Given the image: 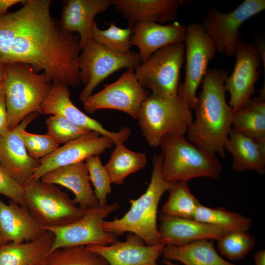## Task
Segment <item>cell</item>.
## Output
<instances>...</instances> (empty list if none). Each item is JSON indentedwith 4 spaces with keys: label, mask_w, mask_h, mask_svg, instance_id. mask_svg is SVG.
Wrapping results in <instances>:
<instances>
[{
    "label": "cell",
    "mask_w": 265,
    "mask_h": 265,
    "mask_svg": "<svg viewBox=\"0 0 265 265\" xmlns=\"http://www.w3.org/2000/svg\"><path fill=\"white\" fill-rule=\"evenodd\" d=\"M119 208L118 203L106 204L87 211L80 219L69 224L45 228L54 239L49 253L57 249L76 246H106L118 241L116 236L105 230L104 219Z\"/></svg>",
    "instance_id": "cell-11"
},
{
    "label": "cell",
    "mask_w": 265,
    "mask_h": 265,
    "mask_svg": "<svg viewBox=\"0 0 265 265\" xmlns=\"http://www.w3.org/2000/svg\"><path fill=\"white\" fill-rule=\"evenodd\" d=\"M132 34L131 46L139 50L141 62L146 61L156 51L167 45L184 42L186 36V26L178 22L167 25L155 23H143L130 26Z\"/></svg>",
    "instance_id": "cell-20"
},
{
    "label": "cell",
    "mask_w": 265,
    "mask_h": 265,
    "mask_svg": "<svg viewBox=\"0 0 265 265\" xmlns=\"http://www.w3.org/2000/svg\"><path fill=\"white\" fill-rule=\"evenodd\" d=\"M51 3L26 0L19 10L0 16V64H27L52 83L75 87L81 82L80 38L52 17Z\"/></svg>",
    "instance_id": "cell-1"
},
{
    "label": "cell",
    "mask_w": 265,
    "mask_h": 265,
    "mask_svg": "<svg viewBox=\"0 0 265 265\" xmlns=\"http://www.w3.org/2000/svg\"><path fill=\"white\" fill-rule=\"evenodd\" d=\"M81 51L78 66L81 82L84 85L80 95V101L82 103L109 75L123 69L134 70L141 63L138 53L131 51L124 54L116 53L92 38Z\"/></svg>",
    "instance_id": "cell-8"
},
{
    "label": "cell",
    "mask_w": 265,
    "mask_h": 265,
    "mask_svg": "<svg viewBox=\"0 0 265 265\" xmlns=\"http://www.w3.org/2000/svg\"><path fill=\"white\" fill-rule=\"evenodd\" d=\"M228 76L224 69H208L197 96L195 117L186 132L189 142L223 158L234 113L226 100L224 83Z\"/></svg>",
    "instance_id": "cell-2"
},
{
    "label": "cell",
    "mask_w": 265,
    "mask_h": 265,
    "mask_svg": "<svg viewBox=\"0 0 265 265\" xmlns=\"http://www.w3.org/2000/svg\"><path fill=\"white\" fill-rule=\"evenodd\" d=\"M24 187L25 206L43 228L69 224L87 211L77 206L73 199L55 185L38 180L30 181Z\"/></svg>",
    "instance_id": "cell-7"
},
{
    "label": "cell",
    "mask_w": 265,
    "mask_h": 265,
    "mask_svg": "<svg viewBox=\"0 0 265 265\" xmlns=\"http://www.w3.org/2000/svg\"><path fill=\"white\" fill-rule=\"evenodd\" d=\"M4 89L9 131L33 113L42 114L41 106L52 83L43 73L27 64H4Z\"/></svg>",
    "instance_id": "cell-4"
},
{
    "label": "cell",
    "mask_w": 265,
    "mask_h": 265,
    "mask_svg": "<svg viewBox=\"0 0 265 265\" xmlns=\"http://www.w3.org/2000/svg\"><path fill=\"white\" fill-rule=\"evenodd\" d=\"M196 221L222 228L227 232L247 231L251 227V219L223 208H211L200 204L195 212Z\"/></svg>",
    "instance_id": "cell-31"
},
{
    "label": "cell",
    "mask_w": 265,
    "mask_h": 265,
    "mask_svg": "<svg viewBox=\"0 0 265 265\" xmlns=\"http://www.w3.org/2000/svg\"><path fill=\"white\" fill-rule=\"evenodd\" d=\"M47 231L25 206L10 199L6 204L0 198V235L6 242L35 240Z\"/></svg>",
    "instance_id": "cell-23"
},
{
    "label": "cell",
    "mask_w": 265,
    "mask_h": 265,
    "mask_svg": "<svg viewBox=\"0 0 265 265\" xmlns=\"http://www.w3.org/2000/svg\"><path fill=\"white\" fill-rule=\"evenodd\" d=\"M5 73L4 64H0V84H1L4 80Z\"/></svg>",
    "instance_id": "cell-43"
},
{
    "label": "cell",
    "mask_w": 265,
    "mask_h": 265,
    "mask_svg": "<svg viewBox=\"0 0 265 265\" xmlns=\"http://www.w3.org/2000/svg\"><path fill=\"white\" fill-rule=\"evenodd\" d=\"M256 42L254 43V45L255 46L257 50L259 52L262 59L263 61V63H264V66L265 68V43L264 41L263 40V38H261L260 37H256Z\"/></svg>",
    "instance_id": "cell-41"
},
{
    "label": "cell",
    "mask_w": 265,
    "mask_h": 265,
    "mask_svg": "<svg viewBox=\"0 0 265 265\" xmlns=\"http://www.w3.org/2000/svg\"><path fill=\"white\" fill-rule=\"evenodd\" d=\"M255 265H265V250H260L254 255Z\"/></svg>",
    "instance_id": "cell-42"
},
{
    "label": "cell",
    "mask_w": 265,
    "mask_h": 265,
    "mask_svg": "<svg viewBox=\"0 0 265 265\" xmlns=\"http://www.w3.org/2000/svg\"><path fill=\"white\" fill-rule=\"evenodd\" d=\"M224 148L232 156L235 171L265 173V142L255 141L232 128Z\"/></svg>",
    "instance_id": "cell-25"
},
{
    "label": "cell",
    "mask_w": 265,
    "mask_h": 265,
    "mask_svg": "<svg viewBox=\"0 0 265 265\" xmlns=\"http://www.w3.org/2000/svg\"><path fill=\"white\" fill-rule=\"evenodd\" d=\"M170 183L167 190L169 197L162 206L161 213L169 216L193 219L196 209L201 204L191 193L188 181Z\"/></svg>",
    "instance_id": "cell-30"
},
{
    "label": "cell",
    "mask_w": 265,
    "mask_h": 265,
    "mask_svg": "<svg viewBox=\"0 0 265 265\" xmlns=\"http://www.w3.org/2000/svg\"><path fill=\"white\" fill-rule=\"evenodd\" d=\"M138 120L148 144L157 147L166 135H185L193 117L179 84L176 95H149L142 104Z\"/></svg>",
    "instance_id": "cell-6"
},
{
    "label": "cell",
    "mask_w": 265,
    "mask_h": 265,
    "mask_svg": "<svg viewBox=\"0 0 265 265\" xmlns=\"http://www.w3.org/2000/svg\"><path fill=\"white\" fill-rule=\"evenodd\" d=\"M265 88L259 98H250L245 106L233 113L232 128L255 141L265 142Z\"/></svg>",
    "instance_id": "cell-28"
},
{
    "label": "cell",
    "mask_w": 265,
    "mask_h": 265,
    "mask_svg": "<svg viewBox=\"0 0 265 265\" xmlns=\"http://www.w3.org/2000/svg\"><path fill=\"white\" fill-rule=\"evenodd\" d=\"M159 219L160 241L165 245L182 246L200 239L217 240L228 232L222 228L193 218L169 216L161 212Z\"/></svg>",
    "instance_id": "cell-19"
},
{
    "label": "cell",
    "mask_w": 265,
    "mask_h": 265,
    "mask_svg": "<svg viewBox=\"0 0 265 265\" xmlns=\"http://www.w3.org/2000/svg\"><path fill=\"white\" fill-rule=\"evenodd\" d=\"M41 109L42 114L62 116L78 126L107 136L114 144L123 143L131 134V130L127 127L117 132L109 131L98 121L86 115L72 103L69 87L59 82L52 83Z\"/></svg>",
    "instance_id": "cell-17"
},
{
    "label": "cell",
    "mask_w": 265,
    "mask_h": 265,
    "mask_svg": "<svg viewBox=\"0 0 265 265\" xmlns=\"http://www.w3.org/2000/svg\"><path fill=\"white\" fill-rule=\"evenodd\" d=\"M162 255L164 260L176 261L184 265H237L222 258L210 239L198 240L182 246L166 245Z\"/></svg>",
    "instance_id": "cell-27"
},
{
    "label": "cell",
    "mask_w": 265,
    "mask_h": 265,
    "mask_svg": "<svg viewBox=\"0 0 265 265\" xmlns=\"http://www.w3.org/2000/svg\"><path fill=\"white\" fill-rule=\"evenodd\" d=\"M40 180L70 189L75 195L74 202L83 210L88 211L100 206L85 161L53 169L43 175Z\"/></svg>",
    "instance_id": "cell-22"
},
{
    "label": "cell",
    "mask_w": 265,
    "mask_h": 265,
    "mask_svg": "<svg viewBox=\"0 0 265 265\" xmlns=\"http://www.w3.org/2000/svg\"><path fill=\"white\" fill-rule=\"evenodd\" d=\"M115 145L105 166L111 183L121 185L130 174L145 167L147 159L145 153L132 151L122 143Z\"/></svg>",
    "instance_id": "cell-29"
},
{
    "label": "cell",
    "mask_w": 265,
    "mask_h": 265,
    "mask_svg": "<svg viewBox=\"0 0 265 265\" xmlns=\"http://www.w3.org/2000/svg\"><path fill=\"white\" fill-rule=\"evenodd\" d=\"M41 265H108L106 260L84 246L57 249L50 252Z\"/></svg>",
    "instance_id": "cell-32"
},
{
    "label": "cell",
    "mask_w": 265,
    "mask_h": 265,
    "mask_svg": "<svg viewBox=\"0 0 265 265\" xmlns=\"http://www.w3.org/2000/svg\"><path fill=\"white\" fill-rule=\"evenodd\" d=\"M185 53L184 42L170 44L159 49L134 70L138 81L151 93L177 95Z\"/></svg>",
    "instance_id": "cell-9"
},
{
    "label": "cell",
    "mask_w": 265,
    "mask_h": 265,
    "mask_svg": "<svg viewBox=\"0 0 265 265\" xmlns=\"http://www.w3.org/2000/svg\"><path fill=\"white\" fill-rule=\"evenodd\" d=\"M21 135L29 156L36 160L44 158L59 147V145L47 133H32L25 129L22 131Z\"/></svg>",
    "instance_id": "cell-37"
},
{
    "label": "cell",
    "mask_w": 265,
    "mask_h": 265,
    "mask_svg": "<svg viewBox=\"0 0 265 265\" xmlns=\"http://www.w3.org/2000/svg\"><path fill=\"white\" fill-rule=\"evenodd\" d=\"M233 72L224 83L230 95L229 105L233 112L242 108L255 92L260 73L262 57L254 44L241 41L235 49Z\"/></svg>",
    "instance_id": "cell-14"
},
{
    "label": "cell",
    "mask_w": 265,
    "mask_h": 265,
    "mask_svg": "<svg viewBox=\"0 0 265 265\" xmlns=\"http://www.w3.org/2000/svg\"><path fill=\"white\" fill-rule=\"evenodd\" d=\"M7 242H6L3 239V238H2V237H1L0 235V245H3L5 243H6Z\"/></svg>",
    "instance_id": "cell-45"
},
{
    "label": "cell",
    "mask_w": 265,
    "mask_h": 265,
    "mask_svg": "<svg viewBox=\"0 0 265 265\" xmlns=\"http://www.w3.org/2000/svg\"><path fill=\"white\" fill-rule=\"evenodd\" d=\"M162 154L153 156L151 181L146 190L138 198L130 199V208L121 218L104 220L102 225L106 231L115 236L133 233L147 245L161 243L157 224L158 205L170 185L162 177Z\"/></svg>",
    "instance_id": "cell-3"
},
{
    "label": "cell",
    "mask_w": 265,
    "mask_h": 265,
    "mask_svg": "<svg viewBox=\"0 0 265 265\" xmlns=\"http://www.w3.org/2000/svg\"></svg>",
    "instance_id": "cell-46"
},
{
    "label": "cell",
    "mask_w": 265,
    "mask_h": 265,
    "mask_svg": "<svg viewBox=\"0 0 265 265\" xmlns=\"http://www.w3.org/2000/svg\"><path fill=\"white\" fill-rule=\"evenodd\" d=\"M159 146L163 157L161 173L166 182L220 177L223 166L216 155L189 142L185 135H166Z\"/></svg>",
    "instance_id": "cell-5"
},
{
    "label": "cell",
    "mask_w": 265,
    "mask_h": 265,
    "mask_svg": "<svg viewBox=\"0 0 265 265\" xmlns=\"http://www.w3.org/2000/svg\"><path fill=\"white\" fill-rule=\"evenodd\" d=\"M114 144L109 137L91 131L57 148L50 155L39 160V165L31 181L40 180L48 172L55 168L81 161L90 157L99 155Z\"/></svg>",
    "instance_id": "cell-16"
},
{
    "label": "cell",
    "mask_w": 265,
    "mask_h": 265,
    "mask_svg": "<svg viewBox=\"0 0 265 265\" xmlns=\"http://www.w3.org/2000/svg\"><path fill=\"white\" fill-rule=\"evenodd\" d=\"M0 194L22 206H25L24 186L15 182L0 165Z\"/></svg>",
    "instance_id": "cell-38"
},
{
    "label": "cell",
    "mask_w": 265,
    "mask_h": 265,
    "mask_svg": "<svg viewBox=\"0 0 265 265\" xmlns=\"http://www.w3.org/2000/svg\"><path fill=\"white\" fill-rule=\"evenodd\" d=\"M186 72L184 82L180 83L183 97L190 109L197 102L196 93L208 70L216 48L201 24L192 22L186 26Z\"/></svg>",
    "instance_id": "cell-12"
},
{
    "label": "cell",
    "mask_w": 265,
    "mask_h": 265,
    "mask_svg": "<svg viewBox=\"0 0 265 265\" xmlns=\"http://www.w3.org/2000/svg\"><path fill=\"white\" fill-rule=\"evenodd\" d=\"M165 245H147L138 236L129 233L124 241L109 245H88V250L103 257L108 265H158Z\"/></svg>",
    "instance_id": "cell-18"
},
{
    "label": "cell",
    "mask_w": 265,
    "mask_h": 265,
    "mask_svg": "<svg viewBox=\"0 0 265 265\" xmlns=\"http://www.w3.org/2000/svg\"><path fill=\"white\" fill-rule=\"evenodd\" d=\"M54 239L47 231L38 239L26 242H9L0 246V265H41Z\"/></svg>",
    "instance_id": "cell-26"
},
{
    "label": "cell",
    "mask_w": 265,
    "mask_h": 265,
    "mask_svg": "<svg viewBox=\"0 0 265 265\" xmlns=\"http://www.w3.org/2000/svg\"><path fill=\"white\" fill-rule=\"evenodd\" d=\"M39 114H29L14 129L0 136V165L15 182L23 186L31 181L40 162L29 156L21 134Z\"/></svg>",
    "instance_id": "cell-15"
},
{
    "label": "cell",
    "mask_w": 265,
    "mask_h": 265,
    "mask_svg": "<svg viewBox=\"0 0 265 265\" xmlns=\"http://www.w3.org/2000/svg\"><path fill=\"white\" fill-rule=\"evenodd\" d=\"M3 82L0 84V136L9 132Z\"/></svg>",
    "instance_id": "cell-39"
},
{
    "label": "cell",
    "mask_w": 265,
    "mask_h": 265,
    "mask_svg": "<svg viewBox=\"0 0 265 265\" xmlns=\"http://www.w3.org/2000/svg\"><path fill=\"white\" fill-rule=\"evenodd\" d=\"M184 3L183 0H113L112 5L131 26L143 23L164 25L174 22Z\"/></svg>",
    "instance_id": "cell-21"
},
{
    "label": "cell",
    "mask_w": 265,
    "mask_h": 265,
    "mask_svg": "<svg viewBox=\"0 0 265 265\" xmlns=\"http://www.w3.org/2000/svg\"><path fill=\"white\" fill-rule=\"evenodd\" d=\"M26 0H0V16L6 13L7 10L14 5L25 2Z\"/></svg>",
    "instance_id": "cell-40"
},
{
    "label": "cell",
    "mask_w": 265,
    "mask_h": 265,
    "mask_svg": "<svg viewBox=\"0 0 265 265\" xmlns=\"http://www.w3.org/2000/svg\"><path fill=\"white\" fill-rule=\"evenodd\" d=\"M85 162L94 192L100 206L106 205L107 195L111 191V181L109 174L100 159L99 155L89 157Z\"/></svg>",
    "instance_id": "cell-35"
},
{
    "label": "cell",
    "mask_w": 265,
    "mask_h": 265,
    "mask_svg": "<svg viewBox=\"0 0 265 265\" xmlns=\"http://www.w3.org/2000/svg\"><path fill=\"white\" fill-rule=\"evenodd\" d=\"M163 264L165 265H178L176 264L173 263L171 261L167 260H163Z\"/></svg>",
    "instance_id": "cell-44"
},
{
    "label": "cell",
    "mask_w": 265,
    "mask_h": 265,
    "mask_svg": "<svg viewBox=\"0 0 265 265\" xmlns=\"http://www.w3.org/2000/svg\"><path fill=\"white\" fill-rule=\"evenodd\" d=\"M217 241V248L220 254L231 261L244 258L256 244L254 237L244 231L228 232Z\"/></svg>",
    "instance_id": "cell-34"
},
{
    "label": "cell",
    "mask_w": 265,
    "mask_h": 265,
    "mask_svg": "<svg viewBox=\"0 0 265 265\" xmlns=\"http://www.w3.org/2000/svg\"><path fill=\"white\" fill-rule=\"evenodd\" d=\"M132 34L130 26L122 28L118 27L113 22L105 29L100 28L95 20L91 28V38L97 43L109 50L118 53H127L130 52L131 37Z\"/></svg>",
    "instance_id": "cell-33"
},
{
    "label": "cell",
    "mask_w": 265,
    "mask_h": 265,
    "mask_svg": "<svg viewBox=\"0 0 265 265\" xmlns=\"http://www.w3.org/2000/svg\"><path fill=\"white\" fill-rule=\"evenodd\" d=\"M46 123L47 134L59 145L64 144L92 131L58 115H51L46 119Z\"/></svg>",
    "instance_id": "cell-36"
},
{
    "label": "cell",
    "mask_w": 265,
    "mask_h": 265,
    "mask_svg": "<svg viewBox=\"0 0 265 265\" xmlns=\"http://www.w3.org/2000/svg\"><path fill=\"white\" fill-rule=\"evenodd\" d=\"M265 9V0H244L228 13L212 7L208 10L201 25L217 52L227 56H233L236 48L241 41L239 32L241 26Z\"/></svg>",
    "instance_id": "cell-10"
},
{
    "label": "cell",
    "mask_w": 265,
    "mask_h": 265,
    "mask_svg": "<svg viewBox=\"0 0 265 265\" xmlns=\"http://www.w3.org/2000/svg\"><path fill=\"white\" fill-rule=\"evenodd\" d=\"M149 95L138 81L134 70L128 69L116 81L88 98L83 103V108L90 114L103 109L118 110L138 119L142 104Z\"/></svg>",
    "instance_id": "cell-13"
},
{
    "label": "cell",
    "mask_w": 265,
    "mask_h": 265,
    "mask_svg": "<svg viewBox=\"0 0 265 265\" xmlns=\"http://www.w3.org/2000/svg\"><path fill=\"white\" fill-rule=\"evenodd\" d=\"M113 0H69L64 6L59 21L66 32L80 36V48L82 49L91 38L95 17L106 11Z\"/></svg>",
    "instance_id": "cell-24"
}]
</instances>
